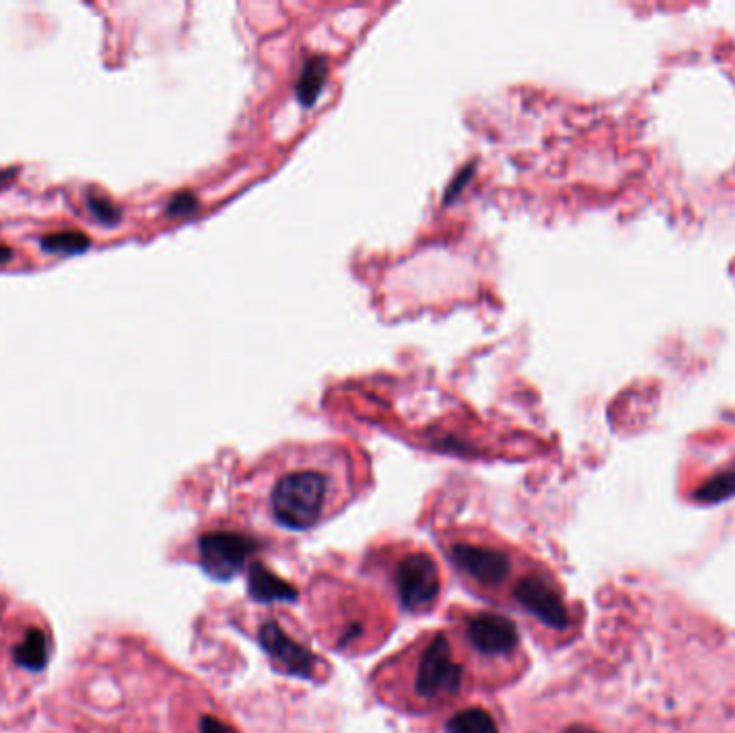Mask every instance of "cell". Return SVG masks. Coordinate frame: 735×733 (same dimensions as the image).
Masks as SVG:
<instances>
[{
	"label": "cell",
	"instance_id": "1",
	"mask_svg": "<svg viewBox=\"0 0 735 733\" xmlns=\"http://www.w3.org/2000/svg\"><path fill=\"white\" fill-rule=\"evenodd\" d=\"M338 454L325 448H301L288 454L269 486V510L282 527L304 531L323 519L334 499Z\"/></svg>",
	"mask_w": 735,
	"mask_h": 733
},
{
	"label": "cell",
	"instance_id": "2",
	"mask_svg": "<svg viewBox=\"0 0 735 733\" xmlns=\"http://www.w3.org/2000/svg\"><path fill=\"white\" fill-rule=\"evenodd\" d=\"M465 682V669L452 654V645L445 635L430 637L424 645L413 673L415 695L422 701L441 703L454 699Z\"/></svg>",
	"mask_w": 735,
	"mask_h": 733
},
{
	"label": "cell",
	"instance_id": "3",
	"mask_svg": "<svg viewBox=\"0 0 735 733\" xmlns=\"http://www.w3.org/2000/svg\"><path fill=\"white\" fill-rule=\"evenodd\" d=\"M254 551L256 542L237 531H209L198 538V562L215 581L233 579Z\"/></svg>",
	"mask_w": 735,
	"mask_h": 733
},
{
	"label": "cell",
	"instance_id": "4",
	"mask_svg": "<svg viewBox=\"0 0 735 733\" xmlns=\"http://www.w3.org/2000/svg\"><path fill=\"white\" fill-rule=\"evenodd\" d=\"M396 592L407 611H426L435 605L441 592V574L428 553L405 555L394 574Z\"/></svg>",
	"mask_w": 735,
	"mask_h": 733
},
{
	"label": "cell",
	"instance_id": "5",
	"mask_svg": "<svg viewBox=\"0 0 735 733\" xmlns=\"http://www.w3.org/2000/svg\"><path fill=\"white\" fill-rule=\"evenodd\" d=\"M258 641H261L263 650L282 673L304 680H314L319 675L321 660L308 648H304V645L288 637L276 622H265L261 626V630H258Z\"/></svg>",
	"mask_w": 735,
	"mask_h": 733
},
{
	"label": "cell",
	"instance_id": "6",
	"mask_svg": "<svg viewBox=\"0 0 735 733\" xmlns=\"http://www.w3.org/2000/svg\"><path fill=\"white\" fill-rule=\"evenodd\" d=\"M454 566L484 587H497L508 579L512 562L506 551L488 544L456 542L450 549Z\"/></svg>",
	"mask_w": 735,
	"mask_h": 733
},
{
	"label": "cell",
	"instance_id": "7",
	"mask_svg": "<svg viewBox=\"0 0 735 733\" xmlns=\"http://www.w3.org/2000/svg\"><path fill=\"white\" fill-rule=\"evenodd\" d=\"M518 605L525 607L533 617L555 630H566L570 626V615L564 598L557 592L551 579L540 574H527L514 587Z\"/></svg>",
	"mask_w": 735,
	"mask_h": 733
},
{
	"label": "cell",
	"instance_id": "8",
	"mask_svg": "<svg viewBox=\"0 0 735 733\" xmlns=\"http://www.w3.org/2000/svg\"><path fill=\"white\" fill-rule=\"evenodd\" d=\"M467 637L473 648L486 656H508L521 643L514 622L497 613L471 615L467 622Z\"/></svg>",
	"mask_w": 735,
	"mask_h": 733
},
{
	"label": "cell",
	"instance_id": "9",
	"mask_svg": "<svg viewBox=\"0 0 735 733\" xmlns=\"http://www.w3.org/2000/svg\"><path fill=\"white\" fill-rule=\"evenodd\" d=\"M11 658L16 667L31 671V673H41L46 671L50 665V645H48V635L41 628H28L24 632V637L20 643L13 645L11 650Z\"/></svg>",
	"mask_w": 735,
	"mask_h": 733
},
{
	"label": "cell",
	"instance_id": "10",
	"mask_svg": "<svg viewBox=\"0 0 735 733\" xmlns=\"http://www.w3.org/2000/svg\"><path fill=\"white\" fill-rule=\"evenodd\" d=\"M248 589L250 596L258 602H293L297 600V589L280 579L276 572L261 564L250 566V577H248Z\"/></svg>",
	"mask_w": 735,
	"mask_h": 733
},
{
	"label": "cell",
	"instance_id": "11",
	"mask_svg": "<svg viewBox=\"0 0 735 733\" xmlns=\"http://www.w3.org/2000/svg\"><path fill=\"white\" fill-rule=\"evenodd\" d=\"M445 729H448V733H499V725L493 714H488L482 708H469L454 714Z\"/></svg>",
	"mask_w": 735,
	"mask_h": 733
},
{
	"label": "cell",
	"instance_id": "12",
	"mask_svg": "<svg viewBox=\"0 0 735 733\" xmlns=\"http://www.w3.org/2000/svg\"><path fill=\"white\" fill-rule=\"evenodd\" d=\"M735 497V467L716 473L695 491V499L701 503H720Z\"/></svg>",
	"mask_w": 735,
	"mask_h": 733
},
{
	"label": "cell",
	"instance_id": "13",
	"mask_svg": "<svg viewBox=\"0 0 735 733\" xmlns=\"http://www.w3.org/2000/svg\"><path fill=\"white\" fill-rule=\"evenodd\" d=\"M89 246H91V239L78 231H63V233L46 235L41 239V248L46 252H56V254H78V252H84Z\"/></svg>",
	"mask_w": 735,
	"mask_h": 733
},
{
	"label": "cell",
	"instance_id": "14",
	"mask_svg": "<svg viewBox=\"0 0 735 733\" xmlns=\"http://www.w3.org/2000/svg\"><path fill=\"white\" fill-rule=\"evenodd\" d=\"M86 203H89V209L95 213V218L106 222V224H114L121 218V213L117 211V207L110 203V200H106L102 196H95L93 192L86 196Z\"/></svg>",
	"mask_w": 735,
	"mask_h": 733
},
{
	"label": "cell",
	"instance_id": "15",
	"mask_svg": "<svg viewBox=\"0 0 735 733\" xmlns=\"http://www.w3.org/2000/svg\"><path fill=\"white\" fill-rule=\"evenodd\" d=\"M200 733H233L226 723L215 716H203L200 718Z\"/></svg>",
	"mask_w": 735,
	"mask_h": 733
},
{
	"label": "cell",
	"instance_id": "16",
	"mask_svg": "<svg viewBox=\"0 0 735 733\" xmlns=\"http://www.w3.org/2000/svg\"><path fill=\"white\" fill-rule=\"evenodd\" d=\"M564 733H598V731L592 727H585V725H572Z\"/></svg>",
	"mask_w": 735,
	"mask_h": 733
},
{
	"label": "cell",
	"instance_id": "17",
	"mask_svg": "<svg viewBox=\"0 0 735 733\" xmlns=\"http://www.w3.org/2000/svg\"><path fill=\"white\" fill-rule=\"evenodd\" d=\"M18 175V172L16 170H5V172H0V188H3V185L5 183H9L13 177H16Z\"/></svg>",
	"mask_w": 735,
	"mask_h": 733
},
{
	"label": "cell",
	"instance_id": "18",
	"mask_svg": "<svg viewBox=\"0 0 735 733\" xmlns=\"http://www.w3.org/2000/svg\"><path fill=\"white\" fill-rule=\"evenodd\" d=\"M11 256H13L11 248H7V246H0V265H3V263H7V261H11Z\"/></svg>",
	"mask_w": 735,
	"mask_h": 733
}]
</instances>
